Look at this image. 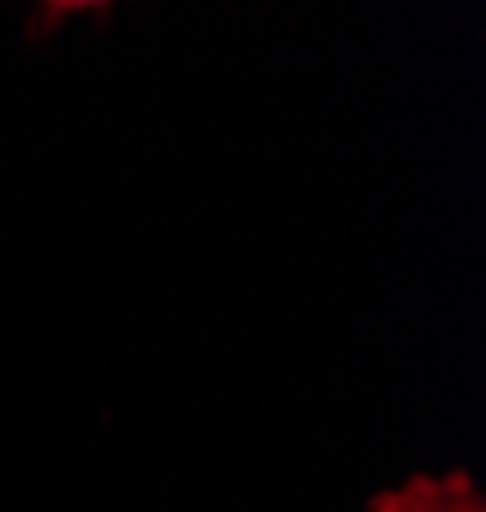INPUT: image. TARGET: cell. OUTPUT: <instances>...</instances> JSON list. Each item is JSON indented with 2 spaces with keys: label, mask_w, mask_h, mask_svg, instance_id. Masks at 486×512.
<instances>
[{
  "label": "cell",
  "mask_w": 486,
  "mask_h": 512,
  "mask_svg": "<svg viewBox=\"0 0 486 512\" xmlns=\"http://www.w3.org/2000/svg\"><path fill=\"white\" fill-rule=\"evenodd\" d=\"M374 512H481V502L461 477H451V482H410L405 492L384 497Z\"/></svg>",
  "instance_id": "cell-1"
}]
</instances>
